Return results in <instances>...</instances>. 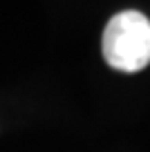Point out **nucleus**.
Wrapping results in <instances>:
<instances>
[{
  "label": "nucleus",
  "instance_id": "obj_1",
  "mask_svg": "<svg viewBox=\"0 0 150 152\" xmlns=\"http://www.w3.org/2000/svg\"><path fill=\"white\" fill-rule=\"evenodd\" d=\"M103 58L119 72H139L150 63V20L137 9L112 16L101 40Z\"/></svg>",
  "mask_w": 150,
  "mask_h": 152
}]
</instances>
